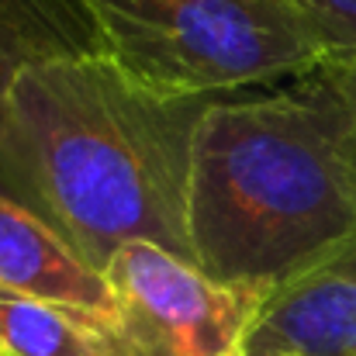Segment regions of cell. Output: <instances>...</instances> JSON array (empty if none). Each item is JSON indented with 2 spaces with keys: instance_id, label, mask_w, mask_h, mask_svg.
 <instances>
[{
  "instance_id": "cell-1",
  "label": "cell",
  "mask_w": 356,
  "mask_h": 356,
  "mask_svg": "<svg viewBox=\"0 0 356 356\" xmlns=\"http://www.w3.org/2000/svg\"><path fill=\"white\" fill-rule=\"evenodd\" d=\"M211 104L149 94L108 56L28 66L0 108V191L101 273L124 242H156L194 263L191 156Z\"/></svg>"
},
{
  "instance_id": "cell-2",
  "label": "cell",
  "mask_w": 356,
  "mask_h": 356,
  "mask_svg": "<svg viewBox=\"0 0 356 356\" xmlns=\"http://www.w3.org/2000/svg\"><path fill=\"white\" fill-rule=\"evenodd\" d=\"M187 232L194 263L222 280L280 291L356 236V138L322 70L197 124Z\"/></svg>"
},
{
  "instance_id": "cell-3",
  "label": "cell",
  "mask_w": 356,
  "mask_h": 356,
  "mask_svg": "<svg viewBox=\"0 0 356 356\" xmlns=\"http://www.w3.org/2000/svg\"><path fill=\"white\" fill-rule=\"evenodd\" d=\"M104 56L159 97L298 80L329 59L294 0H87Z\"/></svg>"
},
{
  "instance_id": "cell-4",
  "label": "cell",
  "mask_w": 356,
  "mask_h": 356,
  "mask_svg": "<svg viewBox=\"0 0 356 356\" xmlns=\"http://www.w3.org/2000/svg\"><path fill=\"white\" fill-rule=\"evenodd\" d=\"M104 280L121 356H245L273 298L266 287L222 284L156 242H124Z\"/></svg>"
},
{
  "instance_id": "cell-5",
  "label": "cell",
  "mask_w": 356,
  "mask_h": 356,
  "mask_svg": "<svg viewBox=\"0 0 356 356\" xmlns=\"http://www.w3.org/2000/svg\"><path fill=\"white\" fill-rule=\"evenodd\" d=\"M245 356H356V236L266 301Z\"/></svg>"
},
{
  "instance_id": "cell-6",
  "label": "cell",
  "mask_w": 356,
  "mask_h": 356,
  "mask_svg": "<svg viewBox=\"0 0 356 356\" xmlns=\"http://www.w3.org/2000/svg\"><path fill=\"white\" fill-rule=\"evenodd\" d=\"M0 287L80 305L90 312H111V291L104 273L87 263L42 215L0 191Z\"/></svg>"
},
{
  "instance_id": "cell-7",
  "label": "cell",
  "mask_w": 356,
  "mask_h": 356,
  "mask_svg": "<svg viewBox=\"0 0 356 356\" xmlns=\"http://www.w3.org/2000/svg\"><path fill=\"white\" fill-rule=\"evenodd\" d=\"M83 56H104L87 0H0V108L21 70Z\"/></svg>"
},
{
  "instance_id": "cell-8",
  "label": "cell",
  "mask_w": 356,
  "mask_h": 356,
  "mask_svg": "<svg viewBox=\"0 0 356 356\" xmlns=\"http://www.w3.org/2000/svg\"><path fill=\"white\" fill-rule=\"evenodd\" d=\"M0 356H121L108 315L0 287Z\"/></svg>"
},
{
  "instance_id": "cell-9",
  "label": "cell",
  "mask_w": 356,
  "mask_h": 356,
  "mask_svg": "<svg viewBox=\"0 0 356 356\" xmlns=\"http://www.w3.org/2000/svg\"><path fill=\"white\" fill-rule=\"evenodd\" d=\"M322 35L329 59H356V0H294Z\"/></svg>"
},
{
  "instance_id": "cell-10",
  "label": "cell",
  "mask_w": 356,
  "mask_h": 356,
  "mask_svg": "<svg viewBox=\"0 0 356 356\" xmlns=\"http://www.w3.org/2000/svg\"><path fill=\"white\" fill-rule=\"evenodd\" d=\"M318 70L325 73V80L339 94V101L346 108V118L353 124V138H356V59H325Z\"/></svg>"
}]
</instances>
